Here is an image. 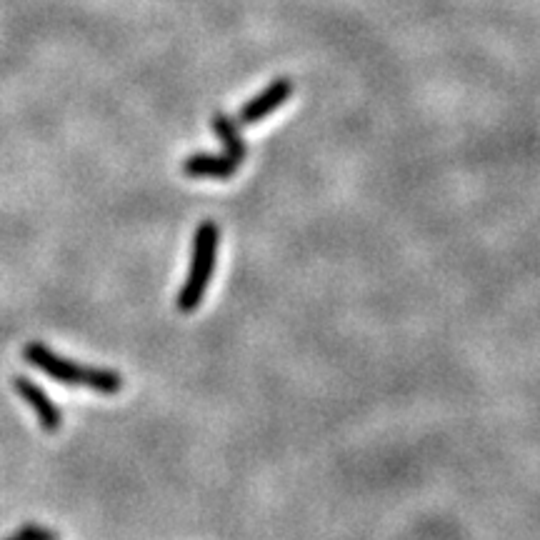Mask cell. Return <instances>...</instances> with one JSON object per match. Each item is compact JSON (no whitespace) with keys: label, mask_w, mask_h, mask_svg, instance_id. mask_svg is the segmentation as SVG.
Listing matches in <instances>:
<instances>
[{"label":"cell","mask_w":540,"mask_h":540,"mask_svg":"<svg viewBox=\"0 0 540 540\" xmlns=\"http://www.w3.org/2000/svg\"><path fill=\"white\" fill-rule=\"evenodd\" d=\"M23 358L28 360L33 368H38L40 373H45L60 385L88 388L103 395H115L123 390V375L120 373H115V370L110 368H90V365L73 363V360L53 353V350L40 343V340H33V343L25 345Z\"/></svg>","instance_id":"cell-1"},{"label":"cell","mask_w":540,"mask_h":540,"mask_svg":"<svg viewBox=\"0 0 540 540\" xmlns=\"http://www.w3.org/2000/svg\"><path fill=\"white\" fill-rule=\"evenodd\" d=\"M218 243H220V228L215 220H203L193 233V250H190V268L188 278H185L183 288L178 290L175 298V308L180 313H193L200 308L208 285L213 280L215 258H218Z\"/></svg>","instance_id":"cell-2"},{"label":"cell","mask_w":540,"mask_h":540,"mask_svg":"<svg viewBox=\"0 0 540 540\" xmlns=\"http://www.w3.org/2000/svg\"><path fill=\"white\" fill-rule=\"evenodd\" d=\"M10 383H13V390L20 395V400H25V405L33 410L38 425L45 433H58L63 428V410L50 400V395L38 383H33L25 375H13Z\"/></svg>","instance_id":"cell-3"},{"label":"cell","mask_w":540,"mask_h":540,"mask_svg":"<svg viewBox=\"0 0 540 540\" xmlns=\"http://www.w3.org/2000/svg\"><path fill=\"white\" fill-rule=\"evenodd\" d=\"M293 95V80L290 78H275L263 93L253 95L243 108L238 110V120L243 125H255L260 123L263 118H268L273 110H278L280 105H285V100Z\"/></svg>","instance_id":"cell-4"},{"label":"cell","mask_w":540,"mask_h":540,"mask_svg":"<svg viewBox=\"0 0 540 540\" xmlns=\"http://www.w3.org/2000/svg\"><path fill=\"white\" fill-rule=\"evenodd\" d=\"M240 165L228 155L215 153H193L183 160V173L188 178H215L228 180L238 173Z\"/></svg>","instance_id":"cell-5"},{"label":"cell","mask_w":540,"mask_h":540,"mask_svg":"<svg viewBox=\"0 0 540 540\" xmlns=\"http://www.w3.org/2000/svg\"><path fill=\"white\" fill-rule=\"evenodd\" d=\"M210 128L218 135V140L223 143V150L228 158H233L235 163H243L245 155H248V145H245L243 130H240L238 120L230 118L228 113H215L210 120Z\"/></svg>","instance_id":"cell-6"},{"label":"cell","mask_w":540,"mask_h":540,"mask_svg":"<svg viewBox=\"0 0 540 540\" xmlns=\"http://www.w3.org/2000/svg\"><path fill=\"white\" fill-rule=\"evenodd\" d=\"M8 540H58V535L48 528H40V525H25L18 533L10 535Z\"/></svg>","instance_id":"cell-7"}]
</instances>
